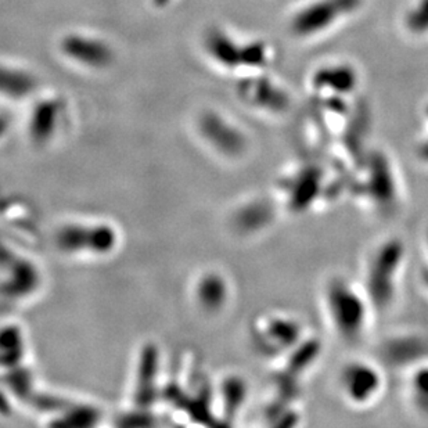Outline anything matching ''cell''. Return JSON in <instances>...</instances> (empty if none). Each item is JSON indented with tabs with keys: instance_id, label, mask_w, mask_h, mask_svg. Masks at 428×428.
<instances>
[{
	"instance_id": "obj_1",
	"label": "cell",
	"mask_w": 428,
	"mask_h": 428,
	"mask_svg": "<svg viewBox=\"0 0 428 428\" xmlns=\"http://www.w3.org/2000/svg\"><path fill=\"white\" fill-rule=\"evenodd\" d=\"M366 0H301L287 15V34L296 42H319L349 24Z\"/></svg>"
},
{
	"instance_id": "obj_2",
	"label": "cell",
	"mask_w": 428,
	"mask_h": 428,
	"mask_svg": "<svg viewBox=\"0 0 428 428\" xmlns=\"http://www.w3.org/2000/svg\"><path fill=\"white\" fill-rule=\"evenodd\" d=\"M362 85V74L346 58H329L312 67L306 77V90L313 101L355 99Z\"/></svg>"
},
{
	"instance_id": "obj_3",
	"label": "cell",
	"mask_w": 428,
	"mask_h": 428,
	"mask_svg": "<svg viewBox=\"0 0 428 428\" xmlns=\"http://www.w3.org/2000/svg\"><path fill=\"white\" fill-rule=\"evenodd\" d=\"M243 93L247 101L266 113L284 114L293 107V94L289 86L268 74V71L253 74L246 81Z\"/></svg>"
},
{
	"instance_id": "obj_4",
	"label": "cell",
	"mask_w": 428,
	"mask_h": 428,
	"mask_svg": "<svg viewBox=\"0 0 428 428\" xmlns=\"http://www.w3.org/2000/svg\"><path fill=\"white\" fill-rule=\"evenodd\" d=\"M399 25L410 41H428V0H408L401 13Z\"/></svg>"
},
{
	"instance_id": "obj_5",
	"label": "cell",
	"mask_w": 428,
	"mask_h": 428,
	"mask_svg": "<svg viewBox=\"0 0 428 428\" xmlns=\"http://www.w3.org/2000/svg\"><path fill=\"white\" fill-rule=\"evenodd\" d=\"M423 118H424L428 127V100L426 101V104L423 106Z\"/></svg>"
}]
</instances>
